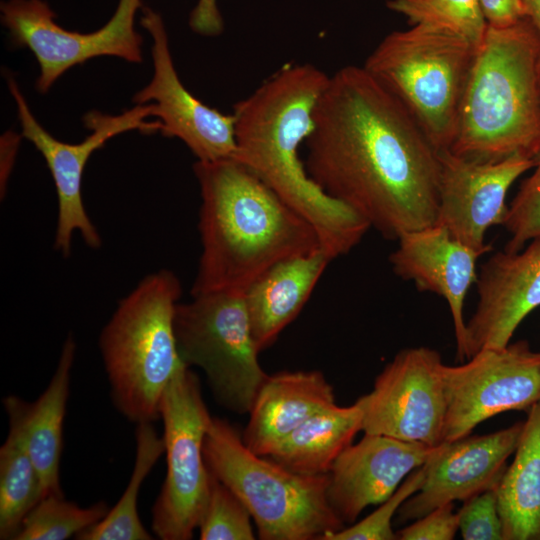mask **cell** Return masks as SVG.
Segmentation results:
<instances>
[{
  "mask_svg": "<svg viewBox=\"0 0 540 540\" xmlns=\"http://www.w3.org/2000/svg\"><path fill=\"white\" fill-rule=\"evenodd\" d=\"M304 143L309 177L385 238L435 224L439 151L363 66L329 76Z\"/></svg>",
  "mask_w": 540,
  "mask_h": 540,
  "instance_id": "6da1fadb",
  "label": "cell"
},
{
  "mask_svg": "<svg viewBox=\"0 0 540 540\" xmlns=\"http://www.w3.org/2000/svg\"><path fill=\"white\" fill-rule=\"evenodd\" d=\"M328 78L312 64H288L239 101L233 112L234 158L304 217L314 227L322 250L335 259L349 253L371 227L328 196L299 157Z\"/></svg>",
  "mask_w": 540,
  "mask_h": 540,
  "instance_id": "7a4b0ae2",
  "label": "cell"
},
{
  "mask_svg": "<svg viewBox=\"0 0 540 540\" xmlns=\"http://www.w3.org/2000/svg\"><path fill=\"white\" fill-rule=\"evenodd\" d=\"M201 255L191 295L245 293L277 263L321 248L314 227L234 157L197 161Z\"/></svg>",
  "mask_w": 540,
  "mask_h": 540,
  "instance_id": "3957f363",
  "label": "cell"
},
{
  "mask_svg": "<svg viewBox=\"0 0 540 540\" xmlns=\"http://www.w3.org/2000/svg\"><path fill=\"white\" fill-rule=\"evenodd\" d=\"M540 149V34L527 17L487 26L477 46L447 150L478 162Z\"/></svg>",
  "mask_w": 540,
  "mask_h": 540,
  "instance_id": "277c9868",
  "label": "cell"
},
{
  "mask_svg": "<svg viewBox=\"0 0 540 540\" xmlns=\"http://www.w3.org/2000/svg\"><path fill=\"white\" fill-rule=\"evenodd\" d=\"M182 294L162 269L143 278L104 326L99 347L116 409L136 424L160 419L163 393L184 365L175 333Z\"/></svg>",
  "mask_w": 540,
  "mask_h": 540,
  "instance_id": "5b68a950",
  "label": "cell"
},
{
  "mask_svg": "<svg viewBox=\"0 0 540 540\" xmlns=\"http://www.w3.org/2000/svg\"><path fill=\"white\" fill-rule=\"evenodd\" d=\"M209 471L242 501L262 540H323L345 524L327 499L328 474L294 473L252 452L227 421L212 417L203 446Z\"/></svg>",
  "mask_w": 540,
  "mask_h": 540,
  "instance_id": "8992f818",
  "label": "cell"
},
{
  "mask_svg": "<svg viewBox=\"0 0 540 540\" xmlns=\"http://www.w3.org/2000/svg\"><path fill=\"white\" fill-rule=\"evenodd\" d=\"M477 46L445 27L413 24L385 36L363 67L438 150L451 147Z\"/></svg>",
  "mask_w": 540,
  "mask_h": 540,
  "instance_id": "52a82bcc",
  "label": "cell"
},
{
  "mask_svg": "<svg viewBox=\"0 0 540 540\" xmlns=\"http://www.w3.org/2000/svg\"><path fill=\"white\" fill-rule=\"evenodd\" d=\"M179 303L175 333L182 360L200 368L216 401L235 413H249L267 378L258 361L244 293L211 291Z\"/></svg>",
  "mask_w": 540,
  "mask_h": 540,
  "instance_id": "ba28073f",
  "label": "cell"
},
{
  "mask_svg": "<svg viewBox=\"0 0 540 540\" xmlns=\"http://www.w3.org/2000/svg\"><path fill=\"white\" fill-rule=\"evenodd\" d=\"M166 476L152 507V531L162 540H189L207 502L211 473L204 440L211 421L198 377L188 365L175 374L161 403Z\"/></svg>",
  "mask_w": 540,
  "mask_h": 540,
  "instance_id": "9c48e42d",
  "label": "cell"
},
{
  "mask_svg": "<svg viewBox=\"0 0 540 540\" xmlns=\"http://www.w3.org/2000/svg\"><path fill=\"white\" fill-rule=\"evenodd\" d=\"M7 83L16 103L21 135L42 154L55 184L58 214L54 248L68 257L75 232L80 233L90 248H100L101 236L88 216L82 199L86 163L94 151L119 134L132 130L160 132L162 125L159 120L147 121L152 116L153 105L137 104L119 115L90 111L83 118L90 134L81 142L72 144L59 141L40 125L14 78L8 77Z\"/></svg>",
  "mask_w": 540,
  "mask_h": 540,
  "instance_id": "30bf717a",
  "label": "cell"
},
{
  "mask_svg": "<svg viewBox=\"0 0 540 540\" xmlns=\"http://www.w3.org/2000/svg\"><path fill=\"white\" fill-rule=\"evenodd\" d=\"M141 0H119L109 21L91 33L64 29L43 0H6L0 5L1 21L12 43L28 48L40 74L36 89L46 93L67 70L99 56H114L140 63L142 37L135 29Z\"/></svg>",
  "mask_w": 540,
  "mask_h": 540,
  "instance_id": "8fae6325",
  "label": "cell"
},
{
  "mask_svg": "<svg viewBox=\"0 0 540 540\" xmlns=\"http://www.w3.org/2000/svg\"><path fill=\"white\" fill-rule=\"evenodd\" d=\"M444 442L470 435L502 412L528 410L540 401V351L526 341L485 348L458 366H443Z\"/></svg>",
  "mask_w": 540,
  "mask_h": 540,
  "instance_id": "7c38bea8",
  "label": "cell"
},
{
  "mask_svg": "<svg viewBox=\"0 0 540 540\" xmlns=\"http://www.w3.org/2000/svg\"><path fill=\"white\" fill-rule=\"evenodd\" d=\"M441 355L429 347L407 348L356 400L362 431L430 447L444 442L446 399Z\"/></svg>",
  "mask_w": 540,
  "mask_h": 540,
  "instance_id": "4fadbf2b",
  "label": "cell"
},
{
  "mask_svg": "<svg viewBox=\"0 0 540 540\" xmlns=\"http://www.w3.org/2000/svg\"><path fill=\"white\" fill-rule=\"evenodd\" d=\"M141 24L153 40V76L134 95V103H151L152 116L162 125L160 132L184 142L197 161L234 157L237 149L234 115L207 106L185 88L176 72L165 24L158 12L144 7Z\"/></svg>",
  "mask_w": 540,
  "mask_h": 540,
  "instance_id": "5bb4252c",
  "label": "cell"
},
{
  "mask_svg": "<svg viewBox=\"0 0 540 540\" xmlns=\"http://www.w3.org/2000/svg\"><path fill=\"white\" fill-rule=\"evenodd\" d=\"M440 177L435 224L463 244L491 251L485 243L487 230L504 225L511 185L534 167V159L513 155L497 162L465 159L449 150L439 151Z\"/></svg>",
  "mask_w": 540,
  "mask_h": 540,
  "instance_id": "9a60e30c",
  "label": "cell"
},
{
  "mask_svg": "<svg viewBox=\"0 0 540 540\" xmlns=\"http://www.w3.org/2000/svg\"><path fill=\"white\" fill-rule=\"evenodd\" d=\"M522 428L520 421L489 434L443 442L424 463V482L398 510L400 519L416 520L439 506L495 489Z\"/></svg>",
  "mask_w": 540,
  "mask_h": 540,
  "instance_id": "2e32d148",
  "label": "cell"
},
{
  "mask_svg": "<svg viewBox=\"0 0 540 540\" xmlns=\"http://www.w3.org/2000/svg\"><path fill=\"white\" fill-rule=\"evenodd\" d=\"M478 300L466 322L467 359L507 346L521 322L540 306V237L517 252H496L481 266Z\"/></svg>",
  "mask_w": 540,
  "mask_h": 540,
  "instance_id": "e0dca14e",
  "label": "cell"
},
{
  "mask_svg": "<svg viewBox=\"0 0 540 540\" xmlns=\"http://www.w3.org/2000/svg\"><path fill=\"white\" fill-rule=\"evenodd\" d=\"M438 447L364 433L337 457L328 473L331 508L344 524L354 523L365 508L388 499Z\"/></svg>",
  "mask_w": 540,
  "mask_h": 540,
  "instance_id": "ac0fdd59",
  "label": "cell"
},
{
  "mask_svg": "<svg viewBox=\"0 0 540 540\" xmlns=\"http://www.w3.org/2000/svg\"><path fill=\"white\" fill-rule=\"evenodd\" d=\"M487 252L471 248L438 224L404 233L390 255L393 271L412 281L420 291L435 293L448 303L457 356L467 360L464 304L469 288L477 281L476 264Z\"/></svg>",
  "mask_w": 540,
  "mask_h": 540,
  "instance_id": "d6986e66",
  "label": "cell"
},
{
  "mask_svg": "<svg viewBox=\"0 0 540 540\" xmlns=\"http://www.w3.org/2000/svg\"><path fill=\"white\" fill-rule=\"evenodd\" d=\"M75 354L76 343L69 335L48 386L35 401L27 402L14 395L3 399L9 428L22 438L37 469L42 498L63 495L60 484L63 422Z\"/></svg>",
  "mask_w": 540,
  "mask_h": 540,
  "instance_id": "ffe728a7",
  "label": "cell"
},
{
  "mask_svg": "<svg viewBox=\"0 0 540 540\" xmlns=\"http://www.w3.org/2000/svg\"><path fill=\"white\" fill-rule=\"evenodd\" d=\"M333 404V387L319 371L268 375L249 411L243 442L255 454L267 457L308 418Z\"/></svg>",
  "mask_w": 540,
  "mask_h": 540,
  "instance_id": "44dd1931",
  "label": "cell"
},
{
  "mask_svg": "<svg viewBox=\"0 0 540 540\" xmlns=\"http://www.w3.org/2000/svg\"><path fill=\"white\" fill-rule=\"evenodd\" d=\"M331 260L319 249L281 261L245 291L251 332L259 352L268 348L299 314Z\"/></svg>",
  "mask_w": 540,
  "mask_h": 540,
  "instance_id": "7402d4cb",
  "label": "cell"
},
{
  "mask_svg": "<svg viewBox=\"0 0 540 540\" xmlns=\"http://www.w3.org/2000/svg\"><path fill=\"white\" fill-rule=\"evenodd\" d=\"M496 494L504 540H540V401L527 410Z\"/></svg>",
  "mask_w": 540,
  "mask_h": 540,
  "instance_id": "603a6c76",
  "label": "cell"
},
{
  "mask_svg": "<svg viewBox=\"0 0 540 540\" xmlns=\"http://www.w3.org/2000/svg\"><path fill=\"white\" fill-rule=\"evenodd\" d=\"M362 431V410L355 402L326 407L308 418L267 457L301 475H325Z\"/></svg>",
  "mask_w": 540,
  "mask_h": 540,
  "instance_id": "cb8c5ba5",
  "label": "cell"
},
{
  "mask_svg": "<svg viewBox=\"0 0 540 540\" xmlns=\"http://www.w3.org/2000/svg\"><path fill=\"white\" fill-rule=\"evenodd\" d=\"M136 457L130 480L118 502L95 525L80 533L78 540H150L138 514L137 503L141 486L165 451L163 437L153 423L137 424Z\"/></svg>",
  "mask_w": 540,
  "mask_h": 540,
  "instance_id": "d4e9b609",
  "label": "cell"
},
{
  "mask_svg": "<svg viewBox=\"0 0 540 540\" xmlns=\"http://www.w3.org/2000/svg\"><path fill=\"white\" fill-rule=\"evenodd\" d=\"M41 498L33 460L22 438L9 428L0 448V539L14 540L24 518Z\"/></svg>",
  "mask_w": 540,
  "mask_h": 540,
  "instance_id": "484cf974",
  "label": "cell"
},
{
  "mask_svg": "<svg viewBox=\"0 0 540 540\" xmlns=\"http://www.w3.org/2000/svg\"><path fill=\"white\" fill-rule=\"evenodd\" d=\"M109 508L105 502L80 507L64 495L43 497L24 518L14 540H65L75 538L102 520Z\"/></svg>",
  "mask_w": 540,
  "mask_h": 540,
  "instance_id": "4316f807",
  "label": "cell"
},
{
  "mask_svg": "<svg viewBox=\"0 0 540 540\" xmlns=\"http://www.w3.org/2000/svg\"><path fill=\"white\" fill-rule=\"evenodd\" d=\"M392 11L413 24H432L448 28L475 46L482 41L487 22L479 0H388Z\"/></svg>",
  "mask_w": 540,
  "mask_h": 540,
  "instance_id": "83f0119b",
  "label": "cell"
},
{
  "mask_svg": "<svg viewBox=\"0 0 540 540\" xmlns=\"http://www.w3.org/2000/svg\"><path fill=\"white\" fill-rule=\"evenodd\" d=\"M251 519V514L242 501L211 473L207 502L197 527L199 538L201 540L255 539Z\"/></svg>",
  "mask_w": 540,
  "mask_h": 540,
  "instance_id": "f1b7e54d",
  "label": "cell"
},
{
  "mask_svg": "<svg viewBox=\"0 0 540 540\" xmlns=\"http://www.w3.org/2000/svg\"><path fill=\"white\" fill-rule=\"evenodd\" d=\"M425 479V465L412 471L397 490L370 515L363 520L328 534L323 540H394L391 521L402 504L415 494Z\"/></svg>",
  "mask_w": 540,
  "mask_h": 540,
  "instance_id": "f546056e",
  "label": "cell"
},
{
  "mask_svg": "<svg viewBox=\"0 0 540 540\" xmlns=\"http://www.w3.org/2000/svg\"><path fill=\"white\" fill-rule=\"evenodd\" d=\"M534 172L525 179L511 202L504 226L510 238L507 252L520 251L527 242L540 237V149L534 157Z\"/></svg>",
  "mask_w": 540,
  "mask_h": 540,
  "instance_id": "4dcf8cb0",
  "label": "cell"
},
{
  "mask_svg": "<svg viewBox=\"0 0 540 540\" xmlns=\"http://www.w3.org/2000/svg\"><path fill=\"white\" fill-rule=\"evenodd\" d=\"M458 516L464 540H504L496 488L465 500Z\"/></svg>",
  "mask_w": 540,
  "mask_h": 540,
  "instance_id": "1f68e13d",
  "label": "cell"
},
{
  "mask_svg": "<svg viewBox=\"0 0 540 540\" xmlns=\"http://www.w3.org/2000/svg\"><path fill=\"white\" fill-rule=\"evenodd\" d=\"M459 531L458 512L453 503L439 506L397 532L400 540H451Z\"/></svg>",
  "mask_w": 540,
  "mask_h": 540,
  "instance_id": "d6a6232c",
  "label": "cell"
},
{
  "mask_svg": "<svg viewBox=\"0 0 540 540\" xmlns=\"http://www.w3.org/2000/svg\"><path fill=\"white\" fill-rule=\"evenodd\" d=\"M189 26L197 34L215 37L222 33L224 22L217 0H197L189 15Z\"/></svg>",
  "mask_w": 540,
  "mask_h": 540,
  "instance_id": "836d02e7",
  "label": "cell"
},
{
  "mask_svg": "<svg viewBox=\"0 0 540 540\" xmlns=\"http://www.w3.org/2000/svg\"><path fill=\"white\" fill-rule=\"evenodd\" d=\"M479 4L489 26H507L526 17L522 0H479Z\"/></svg>",
  "mask_w": 540,
  "mask_h": 540,
  "instance_id": "e575fe53",
  "label": "cell"
},
{
  "mask_svg": "<svg viewBox=\"0 0 540 540\" xmlns=\"http://www.w3.org/2000/svg\"><path fill=\"white\" fill-rule=\"evenodd\" d=\"M20 136L16 133H5L1 138V169H0V182H1V196L6 190L9 175L11 173L16 152L19 147Z\"/></svg>",
  "mask_w": 540,
  "mask_h": 540,
  "instance_id": "d590c367",
  "label": "cell"
},
{
  "mask_svg": "<svg viewBox=\"0 0 540 540\" xmlns=\"http://www.w3.org/2000/svg\"><path fill=\"white\" fill-rule=\"evenodd\" d=\"M525 16L531 20L540 34V0H522Z\"/></svg>",
  "mask_w": 540,
  "mask_h": 540,
  "instance_id": "8d00e7d4",
  "label": "cell"
}]
</instances>
